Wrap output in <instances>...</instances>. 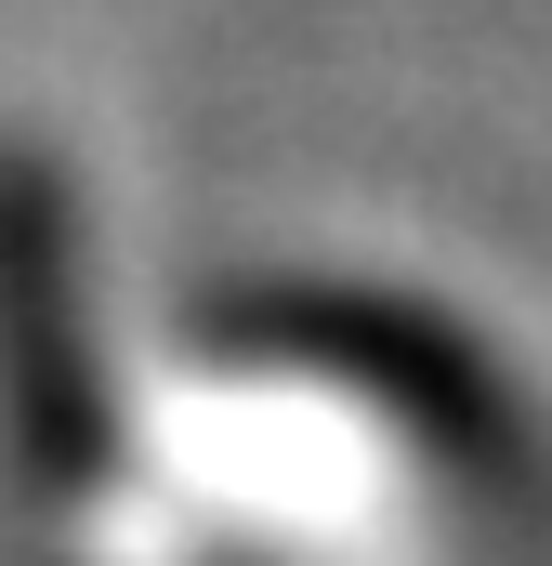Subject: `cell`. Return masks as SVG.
<instances>
[{"mask_svg":"<svg viewBox=\"0 0 552 566\" xmlns=\"http://www.w3.org/2000/svg\"><path fill=\"white\" fill-rule=\"evenodd\" d=\"M184 356H224V369H289V382H329L355 396L382 434H408L434 474L460 488H513L540 448H527V396L500 382V356L434 316L408 290H355V277H211L184 290Z\"/></svg>","mask_w":552,"mask_h":566,"instance_id":"1","label":"cell"},{"mask_svg":"<svg viewBox=\"0 0 552 566\" xmlns=\"http://www.w3.org/2000/svg\"><path fill=\"white\" fill-rule=\"evenodd\" d=\"M0 474L40 514H79L119 474L93 238H79V185L53 145H0Z\"/></svg>","mask_w":552,"mask_h":566,"instance_id":"2","label":"cell"}]
</instances>
